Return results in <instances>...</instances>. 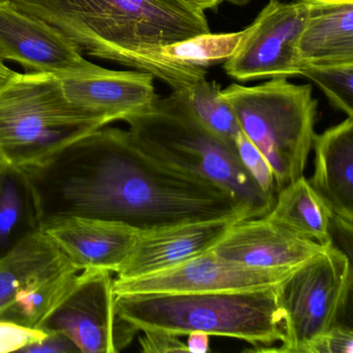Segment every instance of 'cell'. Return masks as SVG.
I'll list each match as a JSON object with an SVG mask.
<instances>
[{"mask_svg":"<svg viewBox=\"0 0 353 353\" xmlns=\"http://www.w3.org/2000/svg\"><path fill=\"white\" fill-rule=\"evenodd\" d=\"M0 59L17 63L28 73L59 77L104 70L86 61L81 50L59 30L21 11L11 1L0 3Z\"/></svg>","mask_w":353,"mask_h":353,"instance_id":"cell-10","label":"cell"},{"mask_svg":"<svg viewBox=\"0 0 353 353\" xmlns=\"http://www.w3.org/2000/svg\"><path fill=\"white\" fill-rule=\"evenodd\" d=\"M154 76L141 71H111L61 77L65 98L94 112L101 113L111 123L150 108L159 98Z\"/></svg>","mask_w":353,"mask_h":353,"instance_id":"cell-14","label":"cell"},{"mask_svg":"<svg viewBox=\"0 0 353 353\" xmlns=\"http://www.w3.org/2000/svg\"><path fill=\"white\" fill-rule=\"evenodd\" d=\"M307 12V0H270L225 61L227 75L243 82L299 76L297 45Z\"/></svg>","mask_w":353,"mask_h":353,"instance_id":"cell-8","label":"cell"},{"mask_svg":"<svg viewBox=\"0 0 353 353\" xmlns=\"http://www.w3.org/2000/svg\"><path fill=\"white\" fill-rule=\"evenodd\" d=\"M351 288L352 259L334 243L299 266L280 284L284 341L268 352H301L338 323Z\"/></svg>","mask_w":353,"mask_h":353,"instance_id":"cell-6","label":"cell"},{"mask_svg":"<svg viewBox=\"0 0 353 353\" xmlns=\"http://www.w3.org/2000/svg\"><path fill=\"white\" fill-rule=\"evenodd\" d=\"M16 72L12 71L10 68H8L7 65H5L1 59H0V88H3L14 75H15Z\"/></svg>","mask_w":353,"mask_h":353,"instance_id":"cell-31","label":"cell"},{"mask_svg":"<svg viewBox=\"0 0 353 353\" xmlns=\"http://www.w3.org/2000/svg\"><path fill=\"white\" fill-rule=\"evenodd\" d=\"M235 146L243 167L253 177L260 190L268 197L276 200V181L272 167L265 157L241 131L235 138Z\"/></svg>","mask_w":353,"mask_h":353,"instance_id":"cell-24","label":"cell"},{"mask_svg":"<svg viewBox=\"0 0 353 353\" xmlns=\"http://www.w3.org/2000/svg\"><path fill=\"white\" fill-rule=\"evenodd\" d=\"M221 92L218 83L203 79L173 92L202 125L225 141L235 144L241 129L232 108Z\"/></svg>","mask_w":353,"mask_h":353,"instance_id":"cell-22","label":"cell"},{"mask_svg":"<svg viewBox=\"0 0 353 353\" xmlns=\"http://www.w3.org/2000/svg\"><path fill=\"white\" fill-rule=\"evenodd\" d=\"M332 216L309 181L303 176L278 191L272 210L264 218L326 247L334 243Z\"/></svg>","mask_w":353,"mask_h":353,"instance_id":"cell-18","label":"cell"},{"mask_svg":"<svg viewBox=\"0 0 353 353\" xmlns=\"http://www.w3.org/2000/svg\"><path fill=\"white\" fill-rule=\"evenodd\" d=\"M139 338L140 346L145 353L188 352L187 345L179 340V334L168 330H142Z\"/></svg>","mask_w":353,"mask_h":353,"instance_id":"cell-27","label":"cell"},{"mask_svg":"<svg viewBox=\"0 0 353 353\" xmlns=\"http://www.w3.org/2000/svg\"><path fill=\"white\" fill-rule=\"evenodd\" d=\"M299 76L317 84L334 108L353 117V63L303 65Z\"/></svg>","mask_w":353,"mask_h":353,"instance_id":"cell-23","label":"cell"},{"mask_svg":"<svg viewBox=\"0 0 353 353\" xmlns=\"http://www.w3.org/2000/svg\"><path fill=\"white\" fill-rule=\"evenodd\" d=\"M70 260L45 233H37L0 259V312L32 279Z\"/></svg>","mask_w":353,"mask_h":353,"instance_id":"cell-20","label":"cell"},{"mask_svg":"<svg viewBox=\"0 0 353 353\" xmlns=\"http://www.w3.org/2000/svg\"><path fill=\"white\" fill-rule=\"evenodd\" d=\"M210 334L203 332H192L188 334V352L206 353L210 350Z\"/></svg>","mask_w":353,"mask_h":353,"instance_id":"cell-29","label":"cell"},{"mask_svg":"<svg viewBox=\"0 0 353 353\" xmlns=\"http://www.w3.org/2000/svg\"><path fill=\"white\" fill-rule=\"evenodd\" d=\"M39 232L38 204L26 171L0 165V259Z\"/></svg>","mask_w":353,"mask_h":353,"instance_id":"cell-17","label":"cell"},{"mask_svg":"<svg viewBox=\"0 0 353 353\" xmlns=\"http://www.w3.org/2000/svg\"><path fill=\"white\" fill-rule=\"evenodd\" d=\"M115 303L119 315L139 332H203L245 341L256 347L250 351H266L285 339L280 285L226 292L117 295Z\"/></svg>","mask_w":353,"mask_h":353,"instance_id":"cell-2","label":"cell"},{"mask_svg":"<svg viewBox=\"0 0 353 353\" xmlns=\"http://www.w3.org/2000/svg\"><path fill=\"white\" fill-rule=\"evenodd\" d=\"M353 332L344 323L334 324L327 332L305 345L299 353H352Z\"/></svg>","mask_w":353,"mask_h":353,"instance_id":"cell-25","label":"cell"},{"mask_svg":"<svg viewBox=\"0 0 353 353\" xmlns=\"http://www.w3.org/2000/svg\"><path fill=\"white\" fill-rule=\"evenodd\" d=\"M111 123L65 98L61 77L17 73L0 88V165L26 168Z\"/></svg>","mask_w":353,"mask_h":353,"instance_id":"cell-4","label":"cell"},{"mask_svg":"<svg viewBox=\"0 0 353 353\" xmlns=\"http://www.w3.org/2000/svg\"><path fill=\"white\" fill-rule=\"evenodd\" d=\"M42 328L28 327L8 320H0V353L21 351L24 347L40 342L46 336Z\"/></svg>","mask_w":353,"mask_h":353,"instance_id":"cell-26","label":"cell"},{"mask_svg":"<svg viewBox=\"0 0 353 353\" xmlns=\"http://www.w3.org/2000/svg\"><path fill=\"white\" fill-rule=\"evenodd\" d=\"M20 352L74 353L79 352V350L75 343L63 332H47L46 336L43 340L24 347Z\"/></svg>","mask_w":353,"mask_h":353,"instance_id":"cell-28","label":"cell"},{"mask_svg":"<svg viewBox=\"0 0 353 353\" xmlns=\"http://www.w3.org/2000/svg\"><path fill=\"white\" fill-rule=\"evenodd\" d=\"M247 34V28L229 34H199L154 51L152 59L170 69H206L232 57Z\"/></svg>","mask_w":353,"mask_h":353,"instance_id":"cell-21","label":"cell"},{"mask_svg":"<svg viewBox=\"0 0 353 353\" xmlns=\"http://www.w3.org/2000/svg\"><path fill=\"white\" fill-rule=\"evenodd\" d=\"M241 220L245 219L232 216L141 232L117 279L127 280L156 274L206 253Z\"/></svg>","mask_w":353,"mask_h":353,"instance_id":"cell-12","label":"cell"},{"mask_svg":"<svg viewBox=\"0 0 353 353\" xmlns=\"http://www.w3.org/2000/svg\"><path fill=\"white\" fill-rule=\"evenodd\" d=\"M221 94L241 131L272 167L276 192L303 177L317 121L312 86L278 78L256 86L231 84Z\"/></svg>","mask_w":353,"mask_h":353,"instance_id":"cell-5","label":"cell"},{"mask_svg":"<svg viewBox=\"0 0 353 353\" xmlns=\"http://www.w3.org/2000/svg\"><path fill=\"white\" fill-rule=\"evenodd\" d=\"M307 6L297 45L301 69L353 63V0H307Z\"/></svg>","mask_w":353,"mask_h":353,"instance_id":"cell-16","label":"cell"},{"mask_svg":"<svg viewBox=\"0 0 353 353\" xmlns=\"http://www.w3.org/2000/svg\"><path fill=\"white\" fill-rule=\"evenodd\" d=\"M11 0H0V3H9Z\"/></svg>","mask_w":353,"mask_h":353,"instance_id":"cell-33","label":"cell"},{"mask_svg":"<svg viewBox=\"0 0 353 353\" xmlns=\"http://www.w3.org/2000/svg\"><path fill=\"white\" fill-rule=\"evenodd\" d=\"M50 24L83 54L152 74L173 92L206 79V70L170 69L154 51L210 32L203 10L188 0H11Z\"/></svg>","mask_w":353,"mask_h":353,"instance_id":"cell-1","label":"cell"},{"mask_svg":"<svg viewBox=\"0 0 353 353\" xmlns=\"http://www.w3.org/2000/svg\"><path fill=\"white\" fill-rule=\"evenodd\" d=\"M41 231L80 270H108L117 274L129 257L140 231L111 221L83 216L51 219Z\"/></svg>","mask_w":353,"mask_h":353,"instance_id":"cell-11","label":"cell"},{"mask_svg":"<svg viewBox=\"0 0 353 353\" xmlns=\"http://www.w3.org/2000/svg\"><path fill=\"white\" fill-rule=\"evenodd\" d=\"M188 1L197 6L203 11L216 9L221 3H224V0H188Z\"/></svg>","mask_w":353,"mask_h":353,"instance_id":"cell-30","label":"cell"},{"mask_svg":"<svg viewBox=\"0 0 353 353\" xmlns=\"http://www.w3.org/2000/svg\"><path fill=\"white\" fill-rule=\"evenodd\" d=\"M113 281L108 270H81L75 287L40 328L67 334L79 352H121L139 330L117 312Z\"/></svg>","mask_w":353,"mask_h":353,"instance_id":"cell-7","label":"cell"},{"mask_svg":"<svg viewBox=\"0 0 353 353\" xmlns=\"http://www.w3.org/2000/svg\"><path fill=\"white\" fill-rule=\"evenodd\" d=\"M227 3H232L234 6H245L249 3L252 0H224Z\"/></svg>","mask_w":353,"mask_h":353,"instance_id":"cell-32","label":"cell"},{"mask_svg":"<svg viewBox=\"0 0 353 353\" xmlns=\"http://www.w3.org/2000/svg\"><path fill=\"white\" fill-rule=\"evenodd\" d=\"M324 248L261 216L235 223L212 252L243 265L289 270L299 268Z\"/></svg>","mask_w":353,"mask_h":353,"instance_id":"cell-13","label":"cell"},{"mask_svg":"<svg viewBox=\"0 0 353 353\" xmlns=\"http://www.w3.org/2000/svg\"><path fill=\"white\" fill-rule=\"evenodd\" d=\"M309 179L334 216L353 222V117L316 134Z\"/></svg>","mask_w":353,"mask_h":353,"instance_id":"cell-15","label":"cell"},{"mask_svg":"<svg viewBox=\"0 0 353 353\" xmlns=\"http://www.w3.org/2000/svg\"><path fill=\"white\" fill-rule=\"evenodd\" d=\"M80 272L69 261L32 279L0 312V320L40 328L49 314L75 287Z\"/></svg>","mask_w":353,"mask_h":353,"instance_id":"cell-19","label":"cell"},{"mask_svg":"<svg viewBox=\"0 0 353 353\" xmlns=\"http://www.w3.org/2000/svg\"><path fill=\"white\" fill-rule=\"evenodd\" d=\"M296 268L266 270L243 265L212 250L163 272L113 281L115 295L150 293H205L268 288L284 282Z\"/></svg>","mask_w":353,"mask_h":353,"instance_id":"cell-9","label":"cell"},{"mask_svg":"<svg viewBox=\"0 0 353 353\" xmlns=\"http://www.w3.org/2000/svg\"><path fill=\"white\" fill-rule=\"evenodd\" d=\"M134 141L152 158L197 175L232 194L252 218L265 216L276 200L266 196L243 167L235 144L202 125L172 92L125 119Z\"/></svg>","mask_w":353,"mask_h":353,"instance_id":"cell-3","label":"cell"}]
</instances>
